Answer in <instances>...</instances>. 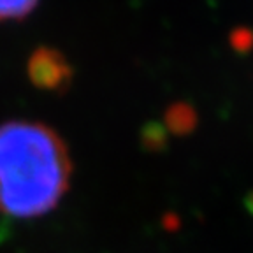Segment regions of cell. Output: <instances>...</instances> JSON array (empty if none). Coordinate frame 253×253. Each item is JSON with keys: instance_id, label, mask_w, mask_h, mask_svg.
Returning a JSON list of instances; mask_svg holds the SVG:
<instances>
[{"instance_id": "cell-1", "label": "cell", "mask_w": 253, "mask_h": 253, "mask_svg": "<svg viewBox=\"0 0 253 253\" xmlns=\"http://www.w3.org/2000/svg\"><path fill=\"white\" fill-rule=\"evenodd\" d=\"M71 176V155L53 128L23 120L0 125V213H49L67 194Z\"/></svg>"}, {"instance_id": "cell-7", "label": "cell", "mask_w": 253, "mask_h": 253, "mask_svg": "<svg viewBox=\"0 0 253 253\" xmlns=\"http://www.w3.org/2000/svg\"><path fill=\"white\" fill-rule=\"evenodd\" d=\"M245 210L253 216V190L252 192H248L246 197H245Z\"/></svg>"}, {"instance_id": "cell-5", "label": "cell", "mask_w": 253, "mask_h": 253, "mask_svg": "<svg viewBox=\"0 0 253 253\" xmlns=\"http://www.w3.org/2000/svg\"><path fill=\"white\" fill-rule=\"evenodd\" d=\"M37 4L39 0H0V21L23 20Z\"/></svg>"}, {"instance_id": "cell-6", "label": "cell", "mask_w": 253, "mask_h": 253, "mask_svg": "<svg viewBox=\"0 0 253 253\" xmlns=\"http://www.w3.org/2000/svg\"><path fill=\"white\" fill-rule=\"evenodd\" d=\"M229 42L232 46V49L239 55H245L253 49V30L246 27H239L236 30L230 32Z\"/></svg>"}, {"instance_id": "cell-3", "label": "cell", "mask_w": 253, "mask_h": 253, "mask_svg": "<svg viewBox=\"0 0 253 253\" xmlns=\"http://www.w3.org/2000/svg\"><path fill=\"white\" fill-rule=\"evenodd\" d=\"M199 116L197 111L188 102H174L167 107L164 116V126L169 134L174 135H188L197 128Z\"/></svg>"}, {"instance_id": "cell-2", "label": "cell", "mask_w": 253, "mask_h": 253, "mask_svg": "<svg viewBox=\"0 0 253 253\" xmlns=\"http://www.w3.org/2000/svg\"><path fill=\"white\" fill-rule=\"evenodd\" d=\"M28 79L34 86L46 91H63L72 83V67L63 53L41 46L28 58Z\"/></svg>"}, {"instance_id": "cell-4", "label": "cell", "mask_w": 253, "mask_h": 253, "mask_svg": "<svg viewBox=\"0 0 253 253\" xmlns=\"http://www.w3.org/2000/svg\"><path fill=\"white\" fill-rule=\"evenodd\" d=\"M169 141V132L164 126V123L148 122L141 128V146L142 150L150 153H160L167 148Z\"/></svg>"}]
</instances>
